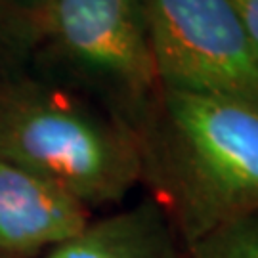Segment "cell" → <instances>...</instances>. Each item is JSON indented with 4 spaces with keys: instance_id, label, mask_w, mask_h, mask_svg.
I'll list each match as a JSON object with an SVG mask.
<instances>
[{
    "instance_id": "obj_3",
    "label": "cell",
    "mask_w": 258,
    "mask_h": 258,
    "mask_svg": "<svg viewBox=\"0 0 258 258\" xmlns=\"http://www.w3.org/2000/svg\"><path fill=\"white\" fill-rule=\"evenodd\" d=\"M161 86L258 107V50L228 0H142Z\"/></svg>"
},
{
    "instance_id": "obj_9",
    "label": "cell",
    "mask_w": 258,
    "mask_h": 258,
    "mask_svg": "<svg viewBox=\"0 0 258 258\" xmlns=\"http://www.w3.org/2000/svg\"><path fill=\"white\" fill-rule=\"evenodd\" d=\"M258 50V0H228Z\"/></svg>"
},
{
    "instance_id": "obj_5",
    "label": "cell",
    "mask_w": 258,
    "mask_h": 258,
    "mask_svg": "<svg viewBox=\"0 0 258 258\" xmlns=\"http://www.w3.org/2000/svg\"><path fill=\"white\" fill-rule=\"evenodd\" d=\"M90 209L27 170L0 159V254L33 258L75 237Z\"/></svg>"
},
{
    "instance_id": "obj_2",
    "label": "cell",
    "mask_w": 258,
    "mask_h": 258,
    "mask_svg": "<svg viewBox=\"0 0 258 258\" xmlns=\"http://www.w3.org/2000/svg\"><path fill=\"white\" fill-rule=\"evenodd\" d=\"M0 159L83 203L115 205L142 182L136 134L57 86L0 73Z\"/></svg>"
},
{
    "instance_id": "obj_1",
    "label": "cell",
    "mask_w": 258,
    "mask_h": 258,
    "mask_svg": "<svg viewBox=\"0 0 258 258\" xmlns=\"http://www.w3.org/2000/svg\"><path fill=\"white\" fill-rule=\"evenodd\" d=\"M142 182L187 250L258 212V107L157 86L128 120Z\"/></svg>"
},
{
    "instance_id": "obj_10",
    "label": "cell",
    "mask_w": 258,
    "mask_h": 258,
    "mask_svg": "<svg viewBox=\"0 0 258 258\" xmlns=\"http://www.w3.org/2000/svg\"><path fill=\"white\" fill-rule=\"evenodd\" d=\"M0 258H8V256H2V254H0Z\"/></svg>"
},
{
    "instance_id": "obj_7",
    "label": "cell",
    "mask_w": 258,
    "mask_h": 258,
    "mask_svg": "<svg viewBox=\"0 0 258 258\" xmlns=\"http://www.w3.org/2000/svg\"><path fill=\"white\" fill-rule=\"evenodd\" d=\"M50 0H0V48L25 54L42 42Z\"/></svg>"
},
{
    "instance_id": "obj_6",
    "label": "cell",
    "mask_w": 258,
    "mask_h": 258,
    "mask_svg": "<svg viewBox=\"0 0 258 258\" xmlns=\"http://www.w3.org/2000/svg\"><path fill=\"white\" fill-rule=\"evenodd\" d=\"M184 245L153 199L92 222L44 258H184Z\"/></svg>"
},
{
    "instance_id": "obj_4",
    "label": "cell",
    "mask_w": 258,
    "mask_h": 258,
    "mask_svg": "<svg viewBox=\"0 0 258 258\" xmlns=\"http://www.w3.org/2000/svg\"><path fill=\"white\" fill-rule=\"evenodd\" d=\"M42 42L136 109L159 86L142 0H50Z\"/></svg>"
},
{
    "instance_id": "obj_8",
    "label": "cell",
    "mask_w": 258,
    "mask_h": 258,
    "mask_svg": "<svg viewBox=\"0 0 258 258\" xmlns=\"http://www.w3.org/2000/svg\"><path fill=\"white\" fill-rule=\"evenodd\" d=\"M189 258H258V212L222 226L187 249Z\"/></svg>"
}]
</instances>
